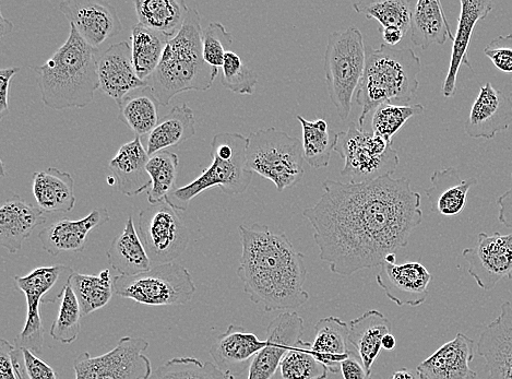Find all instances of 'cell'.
<instances>
[{
    "label": "cell",
    "mask_w": 512,
    "mask_h": 379,
    "mask_svg": "<svg viewBox=\"0 0 512 379\" xmlns=\"http://www.w3.org/2000/svg\"><path fill=\"white\" fill-rule=\"evenodd\" d=\"M317 204L304 210L319 257L333 274L377 268L406 247L423 221L421 195L408 177L365 183L326 180Z\"/></svg>",
    "instance_id": "cell-1"
},
{
    "label": "cell",
    "mask_w": 512,
    "mask_h": 379,
    "mask_svg": "<svg viewBox=\"0 0 512 379\" xmlns=\"http://www.w3.org/2000/svg\"><path fill=\"white\" fill-rule=\"evenodd\" d=\"M242 257L237 276L249 300L266 313L299 309L309 300L304 290L307 269L304 254L297 252L285 233L267 225L238 227Z\"/></svg>",
    "instance_id": "cell-2"
},
{
    "label": "cell",
    "mask_w": 512,
    "mask_h": 379,
    "mask_svg": "<svg viewBox=\"0 0 512 379\" xmlns=\"http://www.w3.org/2000/svg\"><path fill=\"white\" fill-rule=\"evenodd\" d=\"M100 53L70 26L69 37L44 65L34 67L42 101L55 111L85 109L100 89Z\"/></svg>",
    "instance_id": "cell-3"
},
{
    "label": "cell",
    "mask_w": 512,
    "mask_h": 379,
    "mask_svg": "<svg viewBox=\"0 0 512 379\" xmlns=\"http://www.w3.org/2000/svg\"><path fill=\"white\" fill-rule=\"evenodd\" d=\"M201 17L190 9L184 26L166 45L161 62L147 80L160 105L166 106L183 92L207 91L219 75L202 53Z\"/></svg>",
    "instance_id": "cell-4"
},
{
    "label": "cell",
    "mask_w": 512,
    "mask_h": 379,
    "mask_svg": "<svg viewBox=\"0 0 512 379\" xmlns=\"http://www.w3.org/2000/svg\"><path fill=\"white\" fill-rule=\"evenodd\" d=\"M421 71V59L410 47L395 49L383 44L374 49L366 45L364 76L356 92V103L362 106L360 128L379 105L411 102L420 87Z\"/></svg>",
    "instance_id": "cell-5"
},
{
    "label": "cell",
    "mask_w": 512,
    "mask_h": 379,
    "mask_svg": "<svg viewBox=\"0 0 512 379\" xmlns=\"http://www.w3.org/2000/svg\"><path fill=\"white\" fill-rule=\"evenodd\" d=\"M248 138L238 133H220L211 141L212 163L194 182L177 188L171 196L172 207L185 211L190 201L212 187L225 195L244 194L253 181L254 173L247 170Z\"/></svg>",
    "instance_id": "cell-6"
},
{
    "label": "cell",
    "mask_w": 512,
    "mask_h": 379,
    "mask_svg": "<svg viewBox=\"0 0 512 379\" xmlns=\"http://www.w3.org/2000/svg\"><path fill=\"white\" fill-rule=\"evenodd\" d=\"M366 65L362 32L350 27L329 35L325 52V75L329 98L342 121L348 120L352 99L359 89Z\"/></svg>",
    "instance_id": "cell-7"
},
{
    "label": "cell",
    "mask_w": 512,
    "mask_h": 379,
    "mask_svg": "<svg viewBox=\"0 0 512 379\" xmlns=\"http://www.w3.org/2000/svg\"><path fill=\"white\" fill-rule=\"evenodd\" d=\"M302 140L275 127L250 133L247 170L276 185L278 192L299 184L304 177Z\"/></svg>",
    "instance_id": "cell-8"
},
{
    "label": "cell",
    "mask_w": 512,
    "mask_h": 379,
    "mask_svg": "<svg viewBox=\"0 0 512 379\" xmlns=\"http://www.w3.org/2000/svg\"><path fill=\"white\" fill-rule=\"evenodd\" d=\"M392 145L352 123L345 132L337 134L335 151L344 161L341 176L350 183L372 182L391 176L400 162L398 151Z\"/></svg>",
    "instance_id": "cell-9"
},
{
    "label": "cell",
    "mask_w": 512,
    "mask_h": 379,
    "mask_svg": "<svg viewBox=\"0 0 512 379\" xmlns=\"http://www.w3.org/2000/svg\"><path fill=\"white\" fill-rule=\"evenodd\" d=\"M196 291L188 269L176 263L153 266L137 276L114 278L116 295L148 306L184 305L193 300Z\"/></svg>",
    "instance_id": "cell-10"
},
{
    "label": "cell",
    "mask_w": 512,
    "mask_h": 379,
    "mask_svg": "<svg viewBox=\"0 0 512 379\" xmlns=\"http://www.w3.org/2000/svg\"><path fill=\"white\" fill-rule=\"evenodd\" d=\"M139 233L152 267L174 263L187 250L192 236L177 210L168 204L142 210Z\"/></svg>",
    "instance_id": "cell-11"
},
{
    "label": "cell",
    "mask_w": 512,
    "mask_h": 379,
    "mask_svg": "<svg viewBox=\"0 0 512 379\" xmlns=\"http://www.w3.org/2000/svg\"><path fill=\"white\" fill-rule=\"evenodd\" d=\"M149 346L145 338L123 337L100 357L83 352L74 362L76 379H149L152 365L144 353Z\"/></svg>",
    "instance_id": "cell-12"
},
{
    "label": "cell",
    "mask_w": 512,
    "mask_h": 379,
    "mask_svg": "<svg viewBox=\"0 0 512 379\" xmlns=\"http://www.w3.org/2000/svg\"><path fill=\"white\" fill-rule=\"evenodd\" d=\"M469 275L486 291L504 280H512V233H480L478 243L462 253Z\"/></svg>",
    "instance_id": "cell-13"
},
{
    "label": "cell",
    "mask_w": 512,
    "mask_h": 379,
    "mask_svg": "<svg viewBox=\"0 0 512 379\" xmlns=\"http://www.w3.org/2000/svg\"><path fill=\"white\" fill-rule=\"evenodd\" d=\"M69 267L56 265L34 269L25 277H15L17 287L26 295L27 319L25 327L15 338L18 349H29L35 354H41L44 347V328L42 325L40 305L47 292L51 291L59 278Z\"/></svg>",
    "instance_id": "cell-14"
},
{
    "label": "cell",
    "mask_w": 512,
    "mask_h": 379,
    "mask_svg": "<svg viewBox=\"0 0 512 379\" xmlns=\"http://www.w3.org/2000/svg\"><path fill=\"white\" fill-rule=\"evenodd\" d=\"M59 10L94 49L115 38L123 29L116 9L103 0H65Z\"/></svg>",
    "instance_id": "cell-15"
},
{
    "label": "cell",
    "mask_w": 512,
    "mask_h": 379,
    "mask_svg": "<svg viewBox=\"0 0 512 379\" xmlns=\"http://www.w3.org/2000/svg\"><path fill=\"white\" fill-rule=\"evenodd\" d=\"M303 318L296 312H284L267 328L266 345L249 367L248 379H271L277 373L288 352L302 340Z\"/></svg>",
    "instance_id": "cell-16"
},
{
    "label": "cell",
    "mask_w": 512,
    "mask_h": 379,
    "mask_svg": "<svg viewBox=\"0 0 512 379\" xmlns=\"http://www.w3.org/2000/svg\"><path fill=\"white\" fill-rule=\"evenodd\" d=\"M98 76L100 90L117 105L130 93L149 87L136 73L132 47L127 42L113 44L100 54Z\"/></svg>",
    "instance_id": "cell-17"
},
{
    "label": "cell",
    "mask_w": 512,
    "mask_h": 379,
    "mask_svg": "<svg viewBox=\"0 0 512 379\" xmlns=\"http://www.w3.org/2000/svg\"><path fill=\"white\" fill-rule=\"evenodd\" d=\"M377 272L378 286L387 298L398 306H420L428 298V286L433 279L431 272L421 263L407 262L402 265L384 264Z\"/></svg>",
    "instance_id": "cell-18"
},
{
    "label": "cell",
    "mask_w": 512,
    "mask_h": 379,
    "mask_svg": "<svg viewBox=\"0 0 512 379\" xmlns=\"http://www.w3.org/2000/svg\"><path fill=\"white\" fill-rule=\"evenodd\" d=\"M478 353L484 359L488 379H512V304L500 306V314L483 327Z\"/></svg>",
    "instance_id": "cell-19"
},
{
    "label": "cell",
    "mask_w": 512,
    "mask_h": 379,
    "mask_svg": "<svg viewBox=\"0 0 512 379\" xmlns=\"http://www.w3.org/2000/svg\"><path fill=\"white\" fill-rule=\"evenodd\" d=\"M512 125V100L487 82L476 97L464 132L473 139L491 140Z\"/></svg>",
    "instance_id": "cell-20"
},
{
    "label": "cell",
    "mask_w": 512,
    "mask_h": 379,
    "mask_svg": "<svg viewBox=\"0 0 512 379\" xmlns=\"http://www.w3.org/2000/svg\"><path fill=\"white\" fill-rule=\"evenodd\" d=\"M111 220L106 208L94 209L85 218H64L46 227L39 233L43 250L52 256L62 253H80L85 250L89 233Z\"/></svg>",
    "instance_id": "cell-21"
},
{
    "label": "cell",
    "mask_w": 512,
    "mask_h": 379,
    "mask_svg": "<svg viewBox=\"0 0 512 379\" xmlns=\"http://www.w3.org/2000/svg\"><path fill=\"white\" fill-rule=\"evenodd\" d=\"M475 342L459 333L419 364L416 372L422 379H476L470 363L474 359Z\"/></svg>",
    "instance_id": "cell-22"
},
{
    "label": "cell",
    "mask_w": 512,
    "mask_h": 379,
    "mask_svg": "<svg viewBox=\"0 0 512 379\" xmlns=\"http://www.w3.org/2000/svg\"><path fill=\"white\" fill-rule=\"evenodd\" d=\"M265 345L266 341L248 333L244 327L232 324L213 342L210 355L219 369L236 378L249 371L256 355Z\"/></svg>",
    "instance_id": "cell-23"
},
{
    "label": "cell",
    "mask_w": 512,
    "mask_h": 379,
    "mask_svg": "<svg viewBox=\"0 0 512 379\" xmlns=\"http://www.w3.org/2000/svg\"><path fill=\"white\" fill-rule=\"evenodd\" d=\"M458 29L452 45L448 74L443 85L445 98H452L457 91V79L462 65L473 69L468 56L470 42L476 23L484 20L493 10L491 0H461Z\"/></svg>",
    "instance_id": "cell-24"
},
{
    "label": "cell",
    "mask_w": 512,
    "mask_h": 379,
    "mask_svg": "<svg viewBox=\"0 0 512 379\" xmlns=\"http://www.w3.org/2000/svg\"><path fill=\"white\" fill-rule=\"evenodd\" d=\"M46 222L44 212L16 194L0 208V244L10 254L18 253L35 228Z\"/></svg>",
    "instance_id": "cell-25"
},
{
    "label": "cell",
    "mask_w": 512,
    "mask_h": 379,
    "mask_svg": "<svg viewBox=\"0 0 512 379\" xmlns=\"http://www.w3.org/2000/svg\"><path fill=\"white\" fill-rule=\"evenodd\" d=\"M149 160L147 149L139 137L119 148L109 164L119 193L135 197L150 189L151 179L147 171Z\"/></svg>",
    "instance_id": "cell-26"
},
{
    "label": "cell",
    "mask_w": 512,
    "mask_h": 379,
    "mask_svg": "<svg viewBox=\"0 0 512 379\" xmlns=\"http://www.w3.org/2000/svg\"><path fill=\"white\" fill-rule=\"evenodd\" d=\"M355 350L350 342V323L339 317L321 318L315 325L313 351L329 372H341V364Z\"/></svg>",
    "instance_id": "cell-27"
},
{
    "label": "cell",
    "mask_w": 512,
    "mask_h": 379,
    "mask_svg": "<svg viewBox=\"0 0 512 379\" xmlns=\"http://www.w3.org/2000/svg\"><path fill=\"white\" fill-rule=\"evenodd\" d=\"M431 182L432 187L425 191L431 209L445 217L460 215L467 205L470 189L478 184L474 177L461 180L456 168L436 171L431 177Z\"/></svg>",
    "instance_id": "cell-28"
},
{
    "label": "cell",
    "mask_w": 512,
    "mask_h": 379,
    "mask_svg": "<svg viewBox=\"0 0 512 379\" xmlns=\"http://www.w3.org/2000/svg\"><path fill=\"white\" fill-rule=\"evenodd\" d=\"M33 175V196L43 212L73 211L77 199L75 181L70 173L51 167Z\"/></svg>",
    "instance_id": "cell-29"
},
{
    "label": "cell",
    "mask_w": 512,
    "mask_h": 379,
    "mask_svg": "<svg viewBox=\"0 0 512 379\" xmlns=\"http://www.w3.org/2000/svg\"><path fill=\"white\" fill-rule=\"evenodd\" d=\"M450 39L454 42L449 22L442 3L438 0H419L411 19V41L423 51L433 44L443 45Z\"/></svg>",
    "instance_id": "cell-30"
},
{
    "label": "cell",
    "mask_w": 512,
    "mask_h": 379,
    "mask_svg": "<svg viewBox=\"0 0 512 379\" xmlns=\"http://www.w3.org/2000/svg\"><path fill=\"white\" fill-rule=\"evenodd\" d=\"M391 329L389 319L376 310L350 322L351 345L359 353L369 374H372L373 365L383 349V339L391 334Z\"/></svg>",
    "instance_id": "cell-31"
},
{
    "label": "cell",
    "mask_w": 512,
    "mask_h": 379,
    "mask_svg": "<svg viewBox=\"0 0 512 379\" xmlns=\"http://www.w3.org/2000/svg\"><path fill=\"white\" fill-rule=\"evenodd\" d=\"M107 259L111 267L122 276H137L152 268L132 216L128 218L124 231L113 240L107 251Z\"/></svg>",
    "instance_id": "cell-32"
},
{
    "label": "cell",
    "mask_w": 512,
    "mask_h": 379,
    "mask_svg": "<svg viewBox=\"0 0 512 379\" xmlns=\"http://www.w3.org/2000/svg\"><path fill=\"white\" fill-rule=\"evenodd\" d=\"M196 134V120L186 103L177 104L166 114L148 136L149 157L174 146L183 144Z\"/></svg>",
    "instance_id": "cell-33"
},
{
    "label": "cell",
    "mask_w": 512,
    "mask_h": 379,
    "mask_svg": "<svg viewBox=\"0 0 512 379\" xmlns=\"http://www.w3.org/2000/svg\"><path fill=\"white\" fill-rule=\"evenodd\" d=\"M140 25L169 39L181 31L189 13L183 0H135Z\"/></svg>",
    "instance_id": "cell-34"
},
{
    "label": "cell",
    "mask_w": 512,
    "mask_h": 379,
    "mask_svg": "<svg viewBox=\"0 0 512 379\" xmlns=\"http://www.w3.org/2000/svg\"><path fill=\"white\" fill-rule=\"evenodd\" d=\"M159 104L150 87L136 90L118 104V118L136 137L149 136L160 122Z\"/></svg>",
    "instance_id": "cell-35"
},
{
    "label": "cell",
    "mask_w": 512,
    "mask_h": 379,
    "mask_svg": "<svg viewBox=\"0 0 512 379\" xmlns=\"http://www.w3.org/2000/svg\"><path fill=\"white\" fill-rule=\"evenodd\" d=\"M68 280L77 296L82 317L103 309L112 299L114 279L109 269L102 270L98 276L73 271Z\"/></svg>",
    "instance_id": "cell-36"
},
{
    "label": "cell",
    "mask_w": 512,
    "mask_h": 379,
    "mask_svg": "<svg viewBox=\"0 0 512 379\" xmlns=\"http://www.w3.org/2000/svg\"><path fill=\"white\" fill-rule=\"evenodd\" d=\"M170 40L165 35L140 25L139 22L132 28L133 62L141 80L147 81L156 71Z\"/></svg>",
    "instance_id": "cell-37"
},
{
    "label": "cell",
    "mask_w": 512,
    "mask_h": 379,
    "mask_svg": "<svg viewBox=\"0 0 512 379\" xmlns=\"http://www.w3.org/2000/svg\"><path fill=\"white\" fill-rule=\"evenodd\" d=\"M296 118L303 129L304 160L313 169L327 168L337 145V134L330 133L328 123L324 120L307 121L300 115Z\"/></svg>",
    "instance_id": "cell-38"
},
{
    "label": "cell",
    "mask_w": 512,
    "mask_h": 379,
    "mask_svg": "<svg viewBox=\"0 0 512 379\" xmlns=\"http://www.w3.org/2000/svg\"><path fill=\"white\" fill-rule=\"evenodd\" d=\"M178 167H180V160L175 153L168 150L150 157L147 171L151 179L148 191V201L151 206L168 204L172 207L171 196L176 191Z\"/></svg>",
    "instance_id": "cell-39"
},
{
    "label": "cell",
    "mask_w": 512,
    "mask_h": 379,
    "mask_svg": "<svg viewBox=\"0 0 512 379\" xmlns=\"http://www.w3.org/2000/svg\"><path fill=\"white\" fill-rule=\"evenodd\" d=\"M415 4L412 0H369L355 2L352 6L357 14L377 20L379 28H398L407 34Z\"/></svg>",
    "instance_id": "cell-40"
},
{
    "label": "cell",
    "mask_w": 512,
    "mask_h": 379,
    "mask_svg": "<svg viewBox=\"0 0 512 379\" xmlns=\"http://www.w3.org/2000/svg\"><path fill=\"white\" fill-rule=\"evenodd\" d=\"M283 379H327V367L317 360L313 343L300 340L285 355L281 366Z\"/></svg>",
    "instance_id": "cell-41"
},
{
    "label": "cell",
    "mask_w": 512,
    "mask_h": 379,
    "mask_svg": "<svg viewBox=\"0 0 512 379\" xmlns=\"http://www.w3.org/2000/svg\"><path fill=\"white\" fill-rule=\"evenodd\" d=\"M56 300L61 301V304H59L58 315L51 327L50 335L63 345H70L79 336L82 314L77 296L68 279Z\"/></svg>",
    "instance_id": "cell-42"
},
{
    "label": "cell",
    "mask_w": 512,
    "mask_h": 379,
    "mask_svg": "<svg viewBox=\"0 0 512 379\" xmlns=\"http://www.w3.org/2000/svg\"><path fill=\"white\" fill-rule=\"evenodd\" d=\"M425 111L422 104L415 105H395L384 103L378 106L372 118L373 133L384 138L389 144H394V138L407 124V122L416 115H421Z\"/></svg>",
    "instance_id": "cell-43"
},
{
    "label": "cell",
    "mask_w": 512,
    "mask_h": 379,
    "mask_svg": "<svg viewBox=\"0 0 512 379\" xmlns=\"http://www.w3.org/2000/svg\"><path fill=\"white\" fill-rule=\"evenodd\" d=\"M157 379H235L216 364L201 362L196 358H174L157 371Z\"/></svg>",
    "instance_id": "cell-44"
},
{
    "label": "cell",
    "mask_w": 512,
    "mask_h": 379,
    "mask_svg": "<svg viewBox=\"0 0 512 379\" xmlns=\"http://www.w3.org/2000/svg\"><path fill=\"white\" fill-rule=\"evenodd\" d=\"M221 70V84L225 89L241 96H253L258 78L240 55L232 51L226 53Z\"/></svg>",
    "instance_id": "cell-45"
},
{
    "label": "cell",
    "mask_w": 512,
    "mask_h": 379,
    "mask_svg": "<svg viewBox=\"0 0 512 379\" xmlns=\"http://www.w3.org/2000/svg\"><path fill=\"white\" fill-rule=\"evenodd\" d=\"M233 43L232 34L220 22H211L202 35V53L205 62L216 69L222 68L224 57Z\"/></svg>",
    "instance_id": "cell-46"
},
{
    "label": "cell",
    "mask_w": 512,
    "mask_h": 379,
    "mask_svg": "<svg viewBox=\"0 0 512 379\" xmlns=\"http://www.w3.org/2000/svg\"><path fill=\"white\" fill-rule=\"evenodd\" d=\"M484 54L502 73L512 74V33L498 35L496 39L487 44Z\"/></svg>",
    "instance_id": "cell-47"
},
{
    "label": "cell",
    "mask_w": 512,
    "mask_h": 379,
    "mask_svg": "<svg viewBox=\"0 0 512 379\" xmlns=\"http://www.w3.org/2000/svg\"><path fill=\"white\" fill-rule=\"evenodd\" d=\"M21 357L25 364L22 371L25 379H58L52 366L38 358V355L29 349H21ZM22 370V369H21Z\"/></svg>",
    "instance_id": "cell-48"
},
{
    "label": "cell",
    "mask_w": 512,
    "mask_h": 379,
    "mask_svg": "<svg viewBox=\"0 0 512 379\" xmlns=\"http://www.w3.org/2000/svg\"><path fill=\"white\" fill-rule=\"evenodd\" d=\"M341 373L344 379H372V374L367 372L356 350H353L349 357L342 362Z\"/></svg>",
    "instance_id": "cell-49"
},
{
    "label": "cell",
    "mask_w": 512,
    "mask_h": 379,
    "mask_svg": "<svg viewBox=\"0 0 512 379\" xmlns=\"http://www.w3.org/2000/svg\"><path fill=\"white\" fill-rule=\"evenodd\" d=\"M15 350L16 346L7 340L0 341V379H19L13 360Z\"/></svg>",
    "instance_id": "cell-50"
},
{
    "label": "cell",
    "mask_w": 512,
    "mask_h": 379,
    "mask_svg": "<svg viewBox=\"0 0 512 379\" xmlns=\"http://www.w3.org/2000/svg\"><path fill=\"white\" fill-rule=\"evenodd\" d=\"M20 68H5L0 70V118L9 114V93L11 82L14 77L19 73Z\"/></svg>",
    "instance_id": "cell-51"
},
{
    "label": "cell",
    "mask_w": 512,
    "mask_h": 379,
    "mask_svg": "<svg viewBox=\"0 0 512 379\" xmlns=\"http://www.w3.org/2000/svg\"><path fill=\"white\" fill-rule=\"evenodd\" d=\"M497 205L499 206L498 220L505 227L512 231V173L511 187L506 193L498 197Z\"/></svg>",
    "instance_id": "cell-52"
},
{
    "label": "cell",
    "mask_w": 512,
    "mask_h": 379,
    "mask_svg": "<svg viewBox=\"0 0 512 379\" xmlns=\"http://www.w3.org/2000/svg\"><path fill=\"white\" fill-rule=\"evenodd\" d=\"M378 30L381 33V37H383L385 45L390 47L399 44L406 37V33L398 28H379Z\"/></svg>",
    "instance_id": "cell-53"
},
{
    "label": "cell",
    "mask_w": 512,
    "mask_h": 379,
    "mask_svg": "<svg viewBox=\"0 0 512 379\" xmlns=\"http://www.w3.org/2000/svg\"><path fill=\"white\" fill-rule=\"evenodd\" d=\"M391 379H422L418 372L413 373L408 369H402L392 375Z\"/></svg>",
    "instance_id": "cell-54"
},
{
    "label": "cell",
    "mask_w": 512,
    "mask_h": 379,
    "mask_svg": "<svg viewBox=\"0 0 512 379\" xmlns=\"http://www.w3.org/2000/svg\"><path fill=\"white\" fill-rule=\"evenodd\" d=\"M397 347V338L389 334L383 339V349L387 351H394Z\"/></svg>",
    "instance_id": "cell-55"
},
{
    "label": "cell",
    "mask_w": 512,
    "mask_h": 379,
    "mask_svg": "<svg viewBox=\"0 0 512 379\" xmlns=\"http://www.w3.org/2000/svg\"><path fill=\"white\" fill-rule=\"evenodd\" d=\"M20 354H21V350L16 347V350L14 351V355H13L15 370H16V373H17V376L19 379H25V377H23L22 370H21Z\"/></svg>",
    "instance_id": "cell-56"
}]
</instances>
